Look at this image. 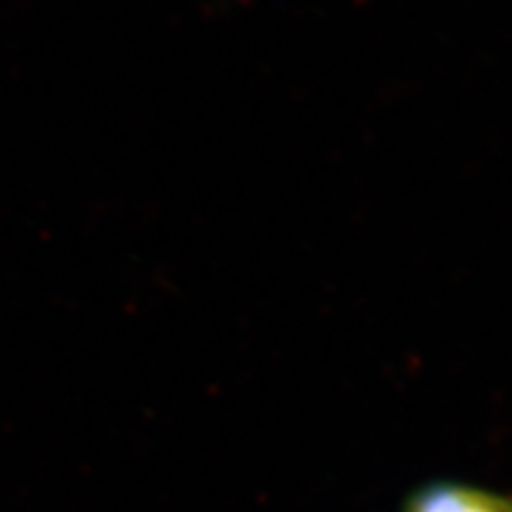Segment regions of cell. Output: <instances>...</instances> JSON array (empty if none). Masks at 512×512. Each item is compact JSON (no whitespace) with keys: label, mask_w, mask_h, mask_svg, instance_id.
Returning <instances> with one entry per match:
<instances>
[{"label":"cell","mask_w":512,"mask_h":512,"mask_svg":"<svg viewBox=\"0 0 512 512\" xmlns=\"http://www.w3.org/2000/svg\"><path fill=\"white\" fill-rule=\"evenodd\" d=\"M401 512H512V491L434 479L403 501Z\"/></svg>","instance_id":"6da1fadb"}]
</instances>
